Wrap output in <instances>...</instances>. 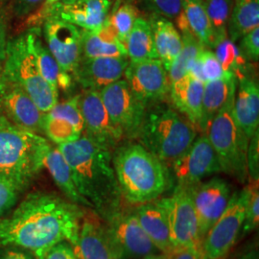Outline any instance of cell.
Wrapping results in <instances>:
<instances>
[{
  "mask_svg": "<svg viewBox=\"0 0 259 259\" xmlns=\"http://www.w3.org/2000/svg\"><path fill=\"white\" fill-rule=\"evenodd\" d=\"M85 211L58 195L35 192L0 220V246L30 251L36 259L62 242L76 246Z\"/></svg>",
  "mask_w": 259,
  "mask_h": 259,
  "instance_id": "6da1fadb",
  "label": "cell"
},
{
  "mask_svg": "<svg viewBox=\"0 0 259 259\" xmlns=\"http://www.w3.org/2000/svg\"><path fill=\"white\" fill-rule=\"evenodd\" d=\"M58 148L71 169L77 190L94 212L106 221L122 209L123 197L112 165V152L84 135Z\"/></svg>",
  "mask_w": 259,
  "mask_h": 259,
  "instance_id": "7a4b0ae2",
  "label": "cell"
},
{
  "mask_svg": "<svg viewBox=\"0 0 259 259\" xmlns=\"http://www.w3.org/2000/svg\"><path fill=\"white\" fill-rule=\"evenodd\" d=\"M112 165L121 194L131 204L158 199L169 185L165 164L140 143H127L112 152Z\"/></svg>",
  "mask_w": 259,
  "mask_h": 259,
  "instance_id": "3957f363",
  "label": "cell"
},
{
  "mask_svg": "<svg viewBox=\"0 0 259 259\" xmlns=\"http://www.w3.org/2000/svg\"><path fill=\"white\" fill-rule=\"evenodd\" d=\"M197 134L186 117L161 100L147 106L137 139L168 168L191 146Z\"/></svg>",
  "mask_w": 259,
  "mask_h": 259,
  "instance_id": "277c9868",
  "label": "cell"
},
{
  "mask_svg": "<svg viewBox=\"0 0 259 259\" xmlns=\"http://www.w3.org/2000/svg\"><path fill=\"white\" fill-rule=\"evenodd\" d=\"M51 144L36 133L11 126L0 128V177L21 191L41 171Z\"/></svg>",
  "mask_w": 259,
  "mask_h": 259,
  "instance_id": "5b68a950",
  "label": "cell"
},
{
  "mask_svg": "<svg viewBox=\"0 0 259 259\" xmlns=\"http://www.w3.org/2000/svg\"><path fill=\"white\" fill-rule=\"evenodd\" d=\"M1 75L21 88L44 113L58 103L59 93L40 73L29 32L7 42Z\"/></svg>",
  "mask_w": 259,
  "mask_h": 259,
  "instance_id": "8992f818",
  "label": "cell"
},
{
  "mask_svg": "<svg viewBox=\"0 0 259 259\" xmlns=\"http://www.w3.org/2000/svg\"><path fill=\"white\" fill-rule=\"evenodd\" d=\"M234 95L235 92L215 115L205 135L219 158L222 172L244 184L249 179L247 152L250 139L234 119Z\"/></svg>",
  "mask_w": 259,
  "mask_h": 259,
  "instance_id": "52a82bcc",
  "label": "cell"
},
{
  "mask_svg": "<svg viewBox=\"0 0 259 259\" xmlns=\"http://www.w3.org/2000/svg\"><path fill=\"white\" fill-rule=\"evenodd\" d=\"M157 201L166 214L174 249H193L203 251V238L199 221L187 187L177 185L173 194L157 199Z\"/></svg>",
  "mask_w": 259,
  "mask_h": 259,
  "instance_id": "ba28073f",
  "label": "cell"
},
{
  "mask_svg": "<svg viewBox=\"0 0 259 259\" xmlns=\"http://www.w3.org/2000/svg\"><path fill=\"white\" fill-rule=\"evenodd\" d=\"M248 186L232 195L227 208L214 223L203 240L206 259H225L241 236L245 220Z\"/></svg>",
  "mask_w": 259,
  "mask_h": 259,
  "instance_id": "9c48e42d",
  "label": "cell"
},
{
  "mask_svg": "<svg viewBox=\"0 0 259 259\" xmlns=\"http://www.w3.org/2000/svg\"><path fill=\"white\" fill-rule=\"evenodd\" d=\"M99 93L112 124L123 139H138L147 105L134 94L123 78L103 88Z\"/></svg>",
  "mask_w": 259,
  "mask_h": 259,
  "instance_id": "30bf717a",
  "label": "cell"
},
{
  "mask_svg": "<svg viewBox=\"0 0 259 259\" xmlns=\"http://www.w3.org/2000/svg\"><path fill=\"white\" fill-rule=\"evenodd\" d=\"M104 222L112 251L119 258L142 259L162 254L143 231L136 213L122 208Z\"/></svg>",
  "mask_w": 259,
  "mask_h": 259,
  "instance_id": "8fae6325",
  "label": "cell"
},
{
  "mask_svg": "<svg viewBox=\"0 0 259 259\" xmlns=\"http://www.w3.org/2000/svg\"><path fill=\"white\" fill-rule=\"evenodd\" d=\"M177 185L191 186L204 178L222 172V167L206 135L196 138L191 146L171 165Z\"/></svg>",
  "mask_w": 259,
  "mask_h": 259,
  "instance_id": "7c38bea8",
  "label": "cell"
},
{
  "mask_svg": "<svg viewBox=\"0 0 259 259\" xmlns=\"http://www.w3.org/2000/svg\"><path fill=\"white\" fill-rule=\"evenodd\" d=\"M78 105L83 116V135L113 152L124 139L112 124L99 92L84 90L78 95Z\"/></svg>",
  "mask_w": 259,
  "mask_h": 259,
  "instance_id": "4fadbf2b",
  "label": "cell"
},
{
  "mask_svg": "<svg viewBox=\"0 0 259 259\" xmlns=\"http://www.w3.org/2000/svg\"><path fill=\"white\" fill-rule=\"evenodd\" d=\"M124 76L131 91L147 106L163 100L170 91L166 69L159 59L130 61Z\"/></svg>",
  "mask_w": 259,
  "mask_h": 259,
  "instance_id": "5bb4252c",
  "label": "cell"
},
{
  "mask_svg": "<svg viewBox=\"0 0 259 259\" xmlns=\"http://www.w3.org/2000/svg\"><path fill=\"white\" fill-rule=\"evenodd\" d=\"M194 204L201 236L204 240L210 230L227 208L232 198V188L222 178H212L187 187Z\"/></svg>",
  "mask_w": 259,
  "mask_h": 259,
  "instance_id": "9a60e30c",
  "label": "cell"
},
{
  "mask_svg": "<svg viewBox=\"0 0 259 259\" xmlns=\"http://www.w3.org/2000/svg\"><path fill=\"white\" fill-rule=\"evenodd\" d=\"M47 47L67 74H73L81 59L82 29L65 20L49 17L45 20Z\"/></svg>",
  "mask_w": 259,
  "mask_h": 259,
  "instance_id": "2e32d148",
  "label": "cell"
},
{
  "mask_svg": "<svg viewBox=\"0 0 259 259\" xmlns=\"http://www.w3.org/2000/svg\"><path fill=\"white\" fill-rule=\"evenodd\" d=\"M0 98L2 109L10 123L19 129L44 133L45 113L18 84L0 76Z\"/></svg>",
  "mask_w": 259,
  "mask_h": 259,
  "instance_id": "e0dca14e",
  "label": "cell"
},
{
  "mask_svg": "<svg viewBox=\"0 0 259 259\" xmlns=\"http://www.w3.org/2000/svg\"><path fill=\"white\" fill-rule=\"evenodd\" d=\"M42 130L47 138L58 145L80 139L83 133V119L78 105V96L57 103L46 112Z\"/></svg>",
  "mask_w": 259,
  "mask_h": 259,
  "instance_id": "ac0fdd59",
  "label": "cell"
},
{
  "mask_svg": "<svg viewBox=\"0 0 259 259\" xmlns=\"http://www.w3.org/2000/svg\"><path fill=\"white\" fill-rule=\"evenodd\" d=\"M129 62L128 57L81 58L73 75L84 90L99 92L122 79Z\"/></svg>",
  "mask_w": 259,
  "mask_h": 259,
  "instance_id": "d6986e66",
  "label": "cell"
},
{
  "mask_svg": "<svg viewBox=\"0 0 259 259\" xmlns=\"http://www.w3.org/2000/svg\"><path fill=\"white\" fill-rule=\"evenodd\" d=\"M111 5V0H76L70 3L58 2L47 11L46 19L54 17L83 30H96L102 26L108 18Z\"/></svg>",
  "mask_w": 259,
  "mask_h": 259,
  "instance_id": "ffe728a7",
  "label": "cell"
},
{
  "mask_svg": "<svg viewBox=\"0 0 259 259\" xmlns=\"http://www.w3.org/2000/svg\"><path fill=\"white\" fill-rule=\"evenodd\" d=\"M73 249L78 259H111L113 251L106 224L93 210L84 214Z\"/></svg>",
  "mask_w": 259,
  "mask_h": 259,
  "instance_id": "44dd1931",
  "label": "cell"
},
{
  "mask_svg": "<svg viewBox=\"0 0 259 259\" xmlns=\"http://www.w3.org/2000/svg\"><path fill=\"white\" fill-rule=\"evenodd\" d=\"M234 119L250 139L259 130L258 82L245 75L237 80L233 102Z\"/></svg>",
  "mask_w": 259,
  "mask_h": 259,
  "instance_id": "7402d4cb",
  "label": "cell"
},
{
  "mask_svg": "<svg viewBox=\"0 0 259 259\" xmlns=\"http://www.w3.org/2000/svg\"><path fill=\"white\" fill-rule=\"evenodd\" d=\"M204 85L203 81L189 73L170 83L172 102L197 131L202 114Z\"/></svg>",
  "mask_w": 259,
  "mask_h": 259,
  "instance_id": "603a6c76",
  "label": "cell"
},
{
  "mask_svg": "<svg viewBox=\"0 0 259 259\" xmlns=\"http://www.w3.org/2000/svg\"><path fill=\"white\" fill-rule=\"evenodd\" d=\"M135 213L143 231L157 250L165 255L172 253L175 249L171 241L166 214L157 200L139 204Z\"/></svg>",
  "mask_w": 259,
  "mask_h": 259,
  "instance_id": "cb8c5ba5",
  "label": "cell"
},
{
  "mask_svg": "<svg viewBox=\"0 0 259 259\" xmlns=\"http://www.w3.org/2000/svg\"><path fill=\"white\" fill-rule=\"evenodd\" d=\"M148 20L153 33L157 58L168 71L183 47L181 32L172 20L162 16L150 15Z\"/></svg>",
  "mask_w": 259,
  "mask_h": 259,
  "instance_id": "d4e9b609",
  "label": "cell"
},
{
  "mask_svg": "<svg viewBox=\"0 0 259 259\" xmlns=\"http://www.w3.org/2000/svg\"><path fill=\"white\" fill-rule=\"evenodd\" d=\"M236 87L237 78L231 72H228L218 80L204 83L202 114L198 132H201L204 135L206 134L213 118L222 109L230 95L235 92Z\"/></svg>",
  "mask_w": 259,
  "mask_h": 259,
  "instance_id": "484cf974",
  "label": "cell"
},
{
  "mask_svg": "<svg viewBox=\"0 0 259 259\" xmlns=\"http://www.w3.org/2000/svg\"><path fill=\"white\" fill-rule=\"evenodd\" d=\"M127 57L125 46L106 22L96 30L82 29L81 58Z\"/></svg>",
  "mask_w": 259,
  "mask_h": 259,
  "instance_id": "4316f807",
  "label": "cell"
},
{
  "mask_svg": "<svg viewBox=\"0 0 259 259\" xmlns=\"http://www.w3.org/2000/svg\"><path fill=\"white\" fill-rule=\"evenodd\" d=\"M44 166L48 170L56 185L70 202L93 210L92 204L82 197L77 190L71 169L58 147H53L52 145L49 147L45 157Z\"/></svg>",
  "mask_w": 259,
  "mask_h": 259,
  "instance_id": "83f0119b",
  "label": "cell"
},
{
  "mask_svg": "<svg viewBox=\"0 0 259 259\" xmlns=\"http://www.w3.org/2000/svg\"><path fill=\"white\" fill-rule=\"evenodd\" d=\"M32 48L40 73L50 87L59 93V89L67 90L71 84V76L62 70L54 56L39 37L37 29L29 31Z\"/></svg>",
  "mask_w": 259,
  "mask_h": 259,
  "instance_id": "f1b7e54d",
  "label": "cell"
},
{
  "mask_svg": "<svg viewBox=\"0 0 259 259\" xmlns=\"http://www.w3.org/2000/svg\"><path fill=\"white\" fill-rule=\"evenodd\" d=\"M175 22L182 35L183 47L176 60L167 71L170 83L188 74L200 53L205 48L187 27L183 13Z\"/></svg>",
  "mask_w": 259,
  "mask_h": 259,
  "instance_id": "f546056e",
  "label": "cell"
},
{
  "mask_svg": "<svg viewBox=\"0 0 259 259\" xmlns=\"http://www.w3.org/2000/svg\"><path fill=\"white\" fill-rule=\"evenodd\" d=\"M124 46L130 61L138 62L158 59L148 19L138 17Z\"/></svg>",
  "mask_w": 259,
  "mask_h": 259,
  "instance_id": "4dcf8cb0",
  "label": "cell"
},
{
  "mask_svg": "<svg viewBox=\"0 0 259 259\" xmlns=\"http://www.w3.org/2000/svg\"><path fill=\"white\" fill-rule=\"evenodd\" d=\"M256 27H259V0H234L228 24V37L237 42Z\"/></svg>",
  "mask_w": 259,
  "mask_h": 259,
  "instance_id": "1f68e13d",
  "label": "cell"
},
{
  "mask_svg": "<svg viewBox=\"0 0 259 259\" xmlns=\"http://www.w3.org/2000/svg\"><path fill=\"white\" fill-rule=\"evenodd\" d=\"M187 27L205 48L211 49V29L203 0H182Z\"/></svg>",
  "mask_w": 259,
  "mask_h": 259,
  "instance_id": "d6a6232c",
  "label": "cell"
},
{
  "mask_svg": "<svg viewBox=\"0 0 259 259\" xmlns=\"http://www.w3.org/2000/svg\"><path fill=\"white\" fill-rule=\"evenodd\" d=\"M211 29V49L228 37V24L234 0H203Z\"/></svg>",
  "mask_w": 259,
  "mask_h": 259,
  "instance_id": "836d02e7",
  "label": "cell"
},
{
  "mask_svg": "<svg viewBox=\"0 0 259 259\" xmlns=\"http://www.w3.org/2000/svg\"><path fill=\"white\" fill-rule=\"evenodd\" d=\"M213 49L225 71L235 75L237 80L245 75H249L250 62L242 54L238 46L229 37L218 42Z\"/></svg>",
  "mask_w": 259,
  "mask_h": 259,
  "instance_id": "e575fe53",
  "label": "cell"
},
{
  "mask_svg": "<svg viewBox=\"0 0 259 259\" xmlns=\"http://www.w3.org/2000/svg\"><path fill=\"white\" fill-rule=\"evenodd\" d=\"M138 17L139 9L132 3H124L105 22L124 45Z\"/></svg>",
  "mask_w": 259,
  "mask_h": 259,
  "instance_id": "d590c367",
  "label": "cell"
},
{
  "mask_svg": "<svg viewBox=\"0 0 259 259\" xmlns=\"http://www.w3.org/2000/svg\"><path fill=\"white\" fill-rule=\"evenodd\" d=\"M134 5L151 15L162 16L174 21L183 13L182 0H137V4Z\"/></svg>",
  "mask_w": 259,
  "mask_h": 259,
  "instance_id": "8d00e7d4",
  "label": "cell"
},
{
  "mask_svg": "<svg viewBox=\"0 0 259 259\" xmlns=\"http://www.w3.org/2000/svg\"><path fill=\"white\" fill-rule=\"evenodd\" d=\"M259 224V191L258 183L250 182L248 185V200L246 204L245 220L243 224L241 235L244 236L255 231Z\"/></svg>",
  "mask_w": 259,
  "mask_h": 259,
  "instance_id": "74e56055",
  "label": "cell"
},
{
  "mask_svg": "<svg viewBox=\"0 0 259 259\" xmlns=\"http://www.w3.org/2000/svg\"><path fill=\"white\" fill-rule=\"evenodd\" d=\"M199 62L204 83L218 80L228 73L211 49L204 48L199 55Z\"/></svg>",
  "mask_w": 259,
  "mask_h": 259,
  "instance_id": "f35d334b",
  "label": "cell"
},
{
  "mask_svg": "<svg viewBox=\"0 0 259 259\" xmlns=\"http://www.w3.org/2000/svg\"><path fill=\"white\" fill-rule=\"evenodd\" d=\"M19 187L8 179L0 177V216L10 210L18 201Z\"/></svg>",
  "mask_w": 259,
  "mask_h": 259,
  "instance_id": "ab89813d",
  "label": "cell"
},
{
  "mask_svg": "<svg viewBox=\"0 0 259 259\" xmlns=\"http://www.w3.org/2000/svg\"><path fill=\"white\" fill-rule=\"evenodd\" d=\"M239 49L245 58L252 63L259 60V27L252 29L238 40Z\"/></svg>",
  "mask_w": 259,
  "mask_h": 259,
  "instance_id": "60d3db41",
  "label": "cell"
},
{
  "mask_svg": "<svg viewBox=\"0 0 259 259\" xmlns=\"http://www.w3.org/2000/svg\"><path fill=\"white\" fill-rule=\"evenodd\" d=\"M247 169L250 182L259 181V130L250 138L247 152Z\"/></svg>",
  "mask_w": 259,
  "mask_h": 259,
  "instance_id": "b9f144b4",
  "label": "cell"
},
{
  "mask_svg": "<svg viewBox=\"0 0 259 259\" xmlns=\"http://www.w3.org/2000/svg\"><path fill=\"white\" fill-rule=\"evenodd\" d=\"M44 259H78L73 247L67 243L62 242L57 244L47 252Z\"/></svg>",
  "mask_w": 259,
  "mask_h": 259,
  "instance_id": "7bdbcfd3",
  "label": "cell"
},
{
  "mask_svg": "<svg viewBox=\"0 0 259 259\" xmlns=\"http://www.w3.org/2000/svg\"><path fill=\"white\" fill-rule=\"evenodd\" d=\"M45 0H15L14 12L19 17L27 16L37 8Z\"/></svg>",
  "mask_w": 259,
  "mask_h": 259,
  "instance_id": "ee69618b",
  "label": "cell"
},
{
  "mask_svg": "<svg viewBox=\"0 0 259 259\" xmlns=\"http://www.w3.org/2000/svg\"><path fill=\"white\" fill-rule=\"evenodd\" d=\"M166 259H206L202 250H193V249H180L175 250L169 255H166Z\"/></svg>",
  "mask_w": 259,
  "mask_h": 259,
  "instance_id": "f6af8a7d",
  "label": "cell"
},
{
  "mask_svg": "<svg viewBox=\"0 0 259 259\" xmlns=\"http://www.w3.org/2000/svg\"><path fill=\"white\" fill-rule=\"evenodd\" d=\"M0 259H36L25 250L10 248L0 252Z\"/></svg>",
  "mask_w": 259,
  "mask_h": 259,
  "instance_id": "bcb514c9",
  "label": "cell"
},
{
  "mask_svg": "<svg viewBox=\"0 0 259 259\" xmlns=\"http://www.w3.org/2000/svg\"><path fill=\"white\" fill-rule=\"evenodd\" d=\"M60 1L61 0H45L41 9L39 10V12H37L36 15H34L32 19H30V22L31 23H38L40 20H45L47 11Z\"/></svg>",
  "mask_w": 259,
  "mask_h": 259,
  "instance_id": "7dc6e473",
  "label": "cell"
},
{
  "mask_svg": "<svg viewBox=\"0 0 259 259\" xmlns=\"http://www.w3.org/2000/svg\"><path fill=\"white\" fill-rule=\"evenodd\" d=\"M7 47V39H6V28L3 22L0 20V62L4 61L5 53Z\"/></svg>",
  "mask_w": 259,
  "mask_h": 259,
  "instance_id": "c3c4849f",
  "label": "cell"
},
{
  "mask_svg": "<svg viewBox=\"0 0 259 259\" xmlns=\"http://www.w3.org/2000/svg\"><path fill=\"white\" fill-rule=\"evenodd\" d=\"M237 259H259L258 250L256 249L247 250Z\"/></svg>",
  "mask_w": 259,
  "mask_h": 259,
  "instance_id": "681fc988",
  "label": "cell"
},
{
  "mask_svg": "<svg viewBox=\"0 0 259 259\" xmlns=\"http://www.w3.org/2000/svg\"><path fill=\"white\" fill-rule=\"evenodd\" d=\"M13 126L9 120L6 118L4 111L2 109V104H1V98H0V128H5V127H11ZM15 127V126H14Z\"/></svg>",
  "mask_w": 259,
  "mask_h": 259,
  "instance_id": "f907efd6",
  "label": "cell"
},
{
  "mask_svg": "<svg viewBox=\"0 0 259 259\" xmlns=\"http://www.w3.org/2000/svg\"><path fill=\"white\" fill-rule=\"evenodd\" d=\"M142 259H166V255L165 254H157V255H151V256H147Z\"/></svg>",
  "mask_w": 259,
  "mask_h": 259,
  "instance_id": "816d5d0a",
  "label": "cell"
},
{
  "mask_svg": "<svg viewBox=\"0 0 259 259\" xmlns=\"http://www.w3.org/2000/svg\"><path fill=\"white\" fill-rule=\"evenodd\" d=\"M73 1H76V0H61L60 2L61 3H70V2H73Z\"/></svg>",
  "mask_w": 259,
  "mask_h": 259,
  "instance_id": "f5cc1de1",
  "label": "cell"
},
{
  "mask_svg": "<svg viewBox=\"0 0 259 259\" xmlns=\"http://www.w3.org/2000/svg\"><path fill=\"white\" fill-rule=\"evenodd\" d=\"M111 259H120L115 253H112V255H111Z\"/></svg>",
  "mask_w": 259,
  "mask_h": 259,
  "instance_id": "db71d44e",
  "label": "cell"
},
{
  "mask_svg": "<svg viewBox=\"0 0 259 259\" xmlns=\"http://www.w3.org/2000/svg\"><path fill=\"white\" fill-rule=\"evenodd\" d=\"M3 1H5V0H0V3H2Z\"/></svg>",
  "mask_w": 259,
  "mask_h": 259,
  "instance_id": "11a10c76",
  "label": "cell"
}]
</instances>
